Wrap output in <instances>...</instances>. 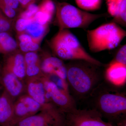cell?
<instances>
[{
	"label": "cell",
	"instance_id": "obj_31",
	"mask_svg": "<svg viewBox=\"0 0 126 126\" xmlns=\"http://www.w3.org/2000/svg\"><path fill=\"white\" fill-rule=\"evenodd\" d=\"M1 66L0 65V71L1 69Z\"/></svg>",
	"mask_w": 126,
	"mask_h": 126
},
{
	"label": "cell",
	"instance_id": "obj_10",
	"mask_svg": "<svg viewBox=\"0 0 126 126\" xmlns=\"http://www.w3.org/2000/svg\"><path fill=\"white\" fill-rule=\"evenodd\" d=\"M25 81L27 94L40 104L43 110L61 111L52 102L47 94L40 77L26 79Z\"/></svg>",
	"mask_w": 126,
	"mask_h": 126
},
{
	"label": "cell",
	"instance_id": "obj_28",
	"mask_svg": "<svg viewBox=\"0 0 126 126\" xmlns=\"http://www.w3.org/2000/svg\"><path fill=\"white\" fill-rule=\"evenodd\" d=\"M53 18L44 12L38 11L34 16L33 20L41 24L44 25H49Z\"/></svg>",
	"mask_w": 126,
	"mask_h": 126
},
{
	"label": "cell",
	"instance_id": "obj_29",
	"mask_svg": "<svg viewBox=\"0 0 126 126\" xmlns=\"http://www.w3.org/2000/svg\"><path fill=\"white\" fill-rule=\"evenodd\" d=\"M0 2L15 9L20 13L22 8L18 0H0Z\"/></svg>",
	"mask_w": 126,
	"mask_h": 126
},
{
	"label": "cell",
	"instance_id": "obj_6",
	"mask_svg": "<svg viewBox=\"0 0 126 126\" xmlns=\"http://www.w3.org/2000/svg\"><path fill=\"white\" fill-rule=\"evenodd\" d=\"M40 59L42 74L62 90L68 92L65 64L63 60L47 51L42 52Z\"/></svg>",
	"mask_w": 126,
	"mask_h": 126
},
{
	"label": "cell",
	"instance_id": "obj_22",
	"mask_svg": "<svg viewBox=\"0 0 126 126\" xmlns=\"http://www.w3.org/2000/svg\"><path fill=\"white\" fill-rule=\"evenodd\" d=\"M43 0L42 3L38 6V11L44 12L53 18L56 11L55 3L52 0Z\"/></svg>",
	"mask_w": 126,
	"mask_h": 126
},
{
	"label": "cell",
	"instance_id": "obj_30",
	"mask_svg": "<svg viewBox=\"0 0 126 126\" xmlns=\"http://www.w3.org/2000/svg\"><path fill=\"white\" fill-rule=\"evenodd\" d=\"M22 9H26L29 6L35 3L36 0H18Z\"/></svg>",
	"mask_w": 126,
	"mask_h": 126
},
{
	"label": "cell",
	"instance_id": "obj_16",
	"mask_svg": "<svg viewBox=\"0 0 126 126\" xmlns=\"http://www.w3.org/2000/svg\"><path fill=\"white\" fill-rule=\"evenodd\" d=\"M49 25H44L33 20L27 26L25 32L34 41L40 43L49 30Z\"/></svg>",
	"mask_w": 126,
	"mask_h": 126
},
{
	"label": "cell",
	"instance_id": "obj_32",
	"mask_svg": "<svg viewBox=\"0 0 126 126\" xmlns=\"http://www.w3.org/2000/svg\"></svg>",
	"mask_w": 126,
	"mask_h": 126
},
{
	"label": "cell",
	"instance_id": "obj_20",
	"mask_svg": "<svg viewBox=\"0 0 126 126\" xmlns=\"http://www.w3.org/2000/svg\"><path fill=\"white\" fill-rule=\"evenodd\" d=\"M14 21L8 18L0 10V33H11L14 30Z\"/></svg>",
	"mask_w": 126,
	"mask_h": 126
},
{
	"label": "cell",
	"instance_id": "obj_7",
	"mask_svg": "<svg viewBox=\"0 0 126 126\" xmlns=\"http://www.w3.org/2000/svg\"><path fill=\"white\" fill-rule=\"evenodd\" d=\"M65 126H114L94 109H76L65 113Z\"/></svg>",
	"mask_w": 126,
	"mask_h": 126
},
{
	"label": "cell",
	"instance_id": "obj_1",
	"mask_svg": "<svg viewBox=\"0 0 126 126\" xmlns=\"http://www.w3.org/2000/svg\"><path fill=\"white\" fill-rule=\"evenodd\" d=\"M65 67L69 91L77 103L87 100L104 80L102 66L77 60L69 61Z\"/></svg>",
	"mask_w": 126,
	"mask_h": 126
},
{
	"label": "cell",
	"instance_id": "obj_27",
	"mask_svg": "<svg viewBox=\"0 0 126 126\" xmlns=\"http://www.w3.org/2000/svg\"><path fill=\"white\" fill-rule=\"evenodd\" d=\"M38 11V6L33 4L29 6L24 11L21 12L18 17L25 19H32Z\"/></svg>",
	"mask_w": 126,
	"mask_h": 126
},
{
	"label": "cell",
	"instance_id": "obj_12",
	"mask_svg": "<svg viewBox=\"0 0 126 126\" xmlns=\"http://www.w3.org/2000/svg\"><path fill=\"white\" fill-rule=\"evenodd\" d=\"M4 56L1 68L11 72L22 81L25 79L26 65L24 54L18 49Z\"/></svg>",
	"mask_w": 126,
	"mask_h": 126
},
{
	"label": "cell",
	"instance_id": "obj_26",
	"mask_svg": "<svg viewBox=\"0 0 126 126\" xmlns=\"http://www.w3.org/2000/svg\"><path fill=\"white\" fill-rule=\"evenodd\" d=\"M25 65L41 64L40 56L37 52H29L24 54Z\"/></svg>",
	"mask_w": 126,
	"mask_h": 126
},
{
	"label": "cell",
	"instance_id": "obj_23",
	"mask_svg": "<svg viewBox=\"0 0 126 126\" xmlns=\"http://www.w3.org/2000/svg\"><path fill=\"white\" fill-rule=\"evenodd\" d=\"M33 20V19L27 20L18 17L14 21V30L15 31L16 34L24 33L27 26Z\"/></svg>",
	"mask_w": 126,
	"mask_h": 126
},
{
	"label": "cell",
	"instance_id": "obj_24",
	"mask_svg": "<svg viewBox=\"0 0 126 126\" xmlns=\"http://www.w3.org/2000/svg\"><path fill=\"white\" fill-rule=\"evenodd\" d=\"M42 74L41 64H33L26 66V79L40 77Z\"/></svg>",
	"mask_w": 126,
	"mask_h": 126
},
{
	"label": "cell",
	"instance_id": "obj_2",
	"mask_svg": "<svg viewBox=\"0 0 126 126\" xmlns=\"http://www.w3.org/2000/svg\"><path fill=\"white\" fill-rule=\"evenodd\" d=\"M122 88L104 79L87 99L91 109L98 112L113 126L126 119V93Z\"/></svg>",
	"mask_w": 126,
	"mask_h": 126
},
{
	"label": "cell",
	"instance_id": "obj_4",
	"mask_svg": "<svg viewBox=\"0 0 126 126\" xmlns=\"http://www.w3.org/2000/svg\"><path fill=\"white\" fill-rule=\"evenodd\" d=\"M56 8L54 23L59 30L73 28L86 30L98 19L108 16V14H91L66 2L55 3Z\"/></svg>",
	"mask_w": 126,
	"mask_h": 126
},
{
	"label": "cell",
	"instance_id": "obj_8",
	"mask_svg": "<svg viewBox=\"0 0 126 126\" xmlns=\"http://www.w3.org/2000/svg\"><path fill=\"white\" fill-rule=\"evenodd\" d=\"M40 78L52 102L62 112L65 114L77 108V102L69 93L61 89L43 74Z\"/></svg>",
	"mask_w": 126,
	"mask_h": 126
},
{
	"label": "cell",
	"instance_id": "obj_5",
	"mask_svg": "<svg viewBox=\"0 0 126 126\" xmlns=\"http://www.w3.org/2000/svg\"><path fill=\"white\" fill-rule=\"evenodd\" d=\"M90 51L96 53L115 48L126 36V32L114 22L106 23L87 31Z\"/></svg>",
	"mask_w": 126,
	"mask_h": 126
},
{
	"label": "cell",
	"instance_id": "obj_17",
	"mask_svg": "<svg viewBox=\"0 0 126 126\" xmlns=\"http://www.w3.org/2000/svg\"><path fill=\"white\" fill-rule=\"evenodd\" d=\"M18 49L17 42L11 33H0V55L5 56Z\"/></svg>",
	"mask_w": 126,
	"mask_h": 126
},
{
	"label": "cell",
	"instance_id": "obj_13",
	"mask_svg": "<svg viewBox=\"0 0 126 126\" xmlns=\"http://www.w3.org/2000/svg\"><path fill=\"white\" fill-rule=\"evenodd\" d=\"M0 74L4 90L15 101L25 90V84L14 74L1 67Z\"/></svg>",
	"mask_w": 126,
	"mask_h": 126
},
{
	"label": "cell",
	"instance_id": "obj_9",
	"mask_svg": "<svg viewBox=\"0 0 126 126\" xmlns=\"http://www.w3.org/2000/svg\"><path fill=\"white\" fill-rule=\"evenodd\" d=\"M65 116L60 111L43 110L22 119L15 126H65Z\"/></svg>",
	"mask_w": 126,
	"mask_h": 126
},
{
	"label": "cell",
	"instance_id": "obj_18",
	"mask_svg": "<svg viewBox=\"0 0 126 126\" xmlns=\"http://www.w3.org/2000/svg\"><path fill=\"white\" fill-rule=\"evenodd\" d=\"M78 6L86 11L97 10L101 8L103 0H75Z\"/></svg>",
	"mask_w": 126,
	"mask_h": 126
},
{
	"label": "cell",
	"instance_id": "obj_19",
	"mask_svg": "<svg viewBox=\"0 0 126 126\" xmlns=\"http://www.w3.org/2000/svg\"><path fill=\"white\" fill-rule=\"evenodd\" d=\"M126 3V0H106L108 15L114 18Z\"/></svg>",
	"mask_w": 126,
	"mask_h": 126
},
{
	"label": "cell",
	"instance_id": "obj_25",
	"mask_svg": "<svg viewBox=\"0 0 126 126\" xmlns=\"http://www.w3.org/2000/svg\"><path fill=\"white\" fill-rule=\"evenodd\" d=\"M110 63H118L126 65V44L122 46L119 48Z\"/></svg>",
	"mask_w": 126,
	"mask_h": 126
},
{
	"label": "cell",
	"instance_id": "obj_11",
	"mask_svg": "<svg viewBox=\"0 0 126 126\" xmlns=\"http://www.w3.org/2000/svg\"><path fill=\"white\" fill-rule=\"evenodd\" d=\"M43 110L41 106L27 94H23L14 102L12 126L18 122Z\"/></svg>",
	"mask_w": 126,
	"mask_h": 126
},
{
	"label": "cell",
	"instance_id": "obj_14",
	"mask_svg": "<svg viewBox=\"0 0 126 126\" xmlns=\"http://www.w3.org/2000/svg\"><path fill=\"white\" fill-rule=\"evenodd\" d=\"M104 79L116 87L122 88L126 82V65L118 63H109L105 65Z\"/></svg>",
	"mask_w": 126,
	"mask_h": 126
},
{
	"label": "cell",
	"instance_id": "obj_21",
	"mask_svg": "<svg viewBox=\"0 0 126 126\" xmlns=\"http://www.w3.org/2000/svg\"><path fill=\"white\" fill-rule=\"evenodd\" d=\"M18 49L23 54L29 52H38L40 50V43L34 41L17 43Z\"/></svg>",
	"mask_w": 126,
	"mask_h": 126
},
{
	"label": "cell",
	"instance_id": "obj_3",
	"mask_svg": "<svg viewBox=\"0 0 126 126\" xmlns=\"http://www.w3.org/2000/svg\"><path fill=\"white\" fill-rule=\"evenodd\" d=\"M47 43L53 54L62 60H84L99 66L105 65L89 54L68 29L59 30Z\"/></svg>",
	"mask_w": 126,
	"mask_h": 126
},
{
	"label": "cell",
	"instance_id": "obj_15",
	"mask_svg": "<svg viewBox=\"0 0 126 126\" xmlns=\"http://www.w3.org/2000/svg\"><path fill=\"white\" fill-rule=\"evenodd\" d=\"M15 100L5 90L0 97V126H12Z\"/></svg>",
	"mask_w": 126,
	"mask_h": 126
}]
</instances>
